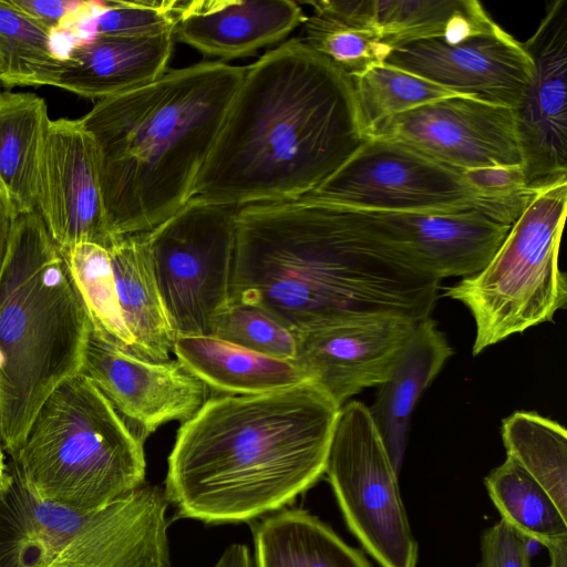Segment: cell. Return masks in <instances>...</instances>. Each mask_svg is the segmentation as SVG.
Returning <instances> with one entry per match:
<instances>
[{
  "label": "cell",
  "mask_w": 567,
  "mask_h": 567,
  "mask_svg": "<svg viewBox=\"0 0 567 567\" xmlns=\"http://www.w3.org/2000/svg\"><path fill=\"white\" fill-rule=\"evenodd\" d=\"M255 567H373L317 516L282 508L251 526Z\"/></svg>",
  "instance_id": "cb8c5ba5"
},
{
  "label": "cell",
  "mask_w": 567,
  "mask_h": 567,
  "mask_svg": "<svg viewBox=\"0 0 567 567\" xmlns=\"http://www.w3.org/2000/svg\"><path fill=\"white\" fill-rule=\"evenodd\" d=\"M416 323L390 313L348 317L297 334L296 361L341 408L390 377Z\"/></svg>",
  "instance_id": "2e32d148"
},
{
  "label": "cell",
  "mask_w": 567,
  "mask_h": 567,
  "mask_svg": "<svg viewBox=\"0 0 567 567\" xmlns=\"http://www.w3.org/2000/svg\"><path fill=\"white\" fill-rule=\"evenodd\" d=\"M213 567H254L250 551L246 545L231 544Z\"/></svg>",
  "instance_id": "8d00e7d4"
},
{
  "label": "cell",
  "mask_w": 567,
  "mask_h": 567,
  "mask_svg": "<svg viewBox=\"0 0 567 567\" xmlns=\"http://www.w3.org/2000/svg\"><path fill=\"white\" fill-rule=\"evenodd\" d=\"M567 175L539 185L487 266L446 287L475 322L477 355L509 336L551 321L567 302L558 257L566 219Z\"/></svg>",
  "instance_id": "ba28073f"
},
{
  "label": "cell",
  "mask_w": 567,
  "mask_h": 567,
  "mask_svg": "<svg viewBox=\"0 0 567 567\" xmlns=\"http://www.w3.org/2000/svg\"><path fill=\"white\" fill-rule=\"evenodd\" d=\"M351 79L367 138L398 114L462 95L385 62Z\"/></svg>",
  "instance_id": "4dcf8cb0"
},
{
  "label": "cell",
  "mask_w": 567,
  "mask_h": 567,
  "mask_svg": "<svg viewBox=\"0 0 567 567\" xmlns=\"http://www.w3.org/2000/svg\"><path fill=\"white\" fill-rule=\"evenodd\" d=\"M523 44L533 72L514 120L525 182L537 187L567 175V1L551 2Z\"/></svg>",
  "instance_id": "4fadbf2b"
},
{
  "label": "cell",
  "mask_w": 567,
  "mask_h": 567,
  "mask_svg": "<svg viewBox=\"0 0 567 567\" xmlns=\"http://www.w3.org/2000/svg\"><path fill=\"white\" fill-rule=\"evenodd\" d=\"M11 474L0 492V567H172L163 488L145 483L82 512L39 499Z\"/></svg>",
  "instance_id": "52a82bcc"
},
{
  "label": "cell",
  "mask_w": 567,
  "mask_h": 567,
  "mask_svg": "<svg viewBox=\"0 0 567 567\" xmlns=\"http://www.w3.org/2000/svg\"><path fill=\"white\" fill-rule=\"evenodd\" d=\"M121 312L133 342V354L168 360L175 333L162 300L144 234L115 237L107 247Z\"/></svg>",
  "instance_id": "603a6c76"
},
{
  "label": "cell",
  "mask_w": 567,
  "mask_h": 567,
  "mask_svg": "<svg viewBox=\"0 0 567 567\" xmlns=\"http://www.w3.org/2000/svg\"><path fill=\"white\" fill-rule=\"evenodd\" d=\"M51 31L12 0H0V85H53L62 68Z\"/></svg>",
  "instance_id": "f1b7e54d"
},
{
  "label": "cell",
  "mask_w": 567,
  "mask_h": 567,
  "mask_svg": "<svg viewBox=\"0 0 567 567\" xmlns=\"http://www.w3.org/2000/svg\"><path fill=\"white\" fill-rule=\"evenodd\" d=\"M175 41V30L94 34L65 52L54 86L99 101L140 87L167 71Z\"/></svg>",
  "instance_id": "ffe728a7"
},
{
  "label": "cell",
  "mask_w": 567,
  "mask_h": 567,
  "mask_svg": "<svg viewBox=\"0 0 567 567\" xmlns=\"http://www.w3.org/2000/svg\"><path fill=\"white\" fill-rule=\"evenodd\" d=\"M81 373L105 395L144 443L162 424L190 419L209 399V388L178 360L153 362L91 331Z\"/></svg>",
  "instance_id": "5bb4252c"
},
{
  "label": "cell",
  "mask_w": 567,
  "mask_h": 567,
  "mask_svg": "<svg viewBox=\"0 0 567 567\" xmlns=\"http://www.w3.org/2000/svg\"><path fill=\"white\" fill-rule=\"evenodd\" d=\"M302 24L305 37L301 40L351 78L384 63L392 51L380 30L371 24L318 11Z\"/></svg>",
  "instance_id": "1f68e13d"
},
{
  "label": "cell",
  "mask_w": 567,
  "mask_h": 567,
  "mask_svg": "<svg viewBox=\"0 0 567 567\" xmlns=\"http://www.w3.org/2000/svg\"><path fill=\"white\" fill-rule=\"evenodd\" d=\"M369 212L440 281L482 271L511 228L477 209L447 214Z\"/></svg>",
  "instance_id": "ac0fdd59"
},
{
  "label": "cell",
  "mask_w": 567,
  "mask_h": 567,
  "mask_svg": "<svg viewBox=\"0 0 567 567\" xmlns=\"http://www.w3.org/2000/svg\"><path fill=\"white\" fill-rule=\"evenodd\" d=\"M545 547L550 557L548 567H567V539L550 543Z\"/></svg>",
  "instance_id": "74e56055"
},
{
  "label": "cell",
  "mask_w": 567,
  "mask_h": 567,
  "mask_svg": "<svg viewBox=\"0 0 567 567\" xmlns=\"http://www.w3.org/2000/svg\"><path fill=\"white\" fill-rule=\"evenodd\" d=\"M439 289L369 210L308 197L238 208L231 302L296 336L369 313L419 322Z\"/></svg>",
  "instance_id": "6da1fadb"
},
{
  "label": "cell",
  "mask_w": 567,
  "mask_h": 567,
  "mask_svg": "<svg viewBox=\"0 0 567 567\" xmlns=\"http://www.w3.org/2000/svg\"><path fill=\"white\" fill-rule=\"evenodd\" d=\"M244 74L223 61L166 71L80 118L96 146L113 237L148 233L194 197Z\"/></svg>",
  "instance_id": "277c9868"
},
{
  "label": "cell",
  "mask_w": 567,
  "mask_h": 567,
  "mask_svg": "<svg viewBox=\"0 0 567 567\" xmlns=\"http://www.w3.org/2000/svg\"><path fill=\"white\" fill-rule=\"evenodd\" d=\"M507 456L549 494L567 518V431L536 412L516 411L502 422Z\"/></svg>",
  "instance_id": "4316f807"
},
{
  "label": "cell",
  "mask_w": 567,
  "mask_h": 567,
  "mask_svg": "<svg viewBox=\"0 0 567 567\" xmlns=\"http://www.w3.org/2000/svg\"><path fill=\"white\" fill-rule=\"evenodd\" d=\"M17 213L0 190V270L10 243Z\"/></svg>",
  "instance_id": "d590c367"
},
{
  "label": "cell",
  "mask_w": 567,
  "mask_h": 567,
  "mask_svg": "<svg viewBox=\"0 0 567 567\" xmlns=\"http://www.w3.org/2000/svg\"><path fill=\"white\" fill-rule=\"evenodd\" d=\"M11 481L12 474L6 466L2 449L0 447V492L6 489L10 485Z\"/></svg>",
  "instance_id": "f35d334b"
},
{
  "label": "cell",
  "mask_w": 567,
  "mask_h": 567,
  "mask_svg": "<svg viewBox=\"0 0 567 567\" xmlns=\"http://www.w3.org/2000/svg\"><path fill=\"white\" fill-rule=\"evenodd\" d=\"M181 1H102V8L87 27L94 34L146 35L175 30Z\"/></svg>",
  "instance_id": "836d02e7"
},
{
  "label": "cell",
  "mask_w": 567,
  "mask_h": 567,
  "mask_svg": "<svg viewBox=\"0 0 567 567\" xmlns=\"http://www.w3.org/2000/svg\"><path fill=\"white\" fill-rule=\"evenodd\" d=\"M485 486L502 519L544 546L567 539V518L549 494L514 458L485 477Z\"/></svg>",
  "instance_id": "83f0119b"
},
{
  "label": "cell",
  "mask_w": 567,
  "mask_h": 567,
  "mask_svg": "<svg viewBox=\"0 0 567 567\" xmlns=\"http://www.w3.org/2000/svg\"><path fill=\"white\" fill-rule=\"evenodd\" d=\"M365 140L351 76L289 39L245 68L194 197L237 208L302 198Z\"/></svg>",
  "instance_id": "7a4b0ae2"
},
{
  "label": "cell",
  "mask_w": 567,
  "mask_h": 567,
  "mask_svg": "<svg viewBox=\"0 0 567 567\" xmlns=\"http://www.w3.org/2000/svg\"><path fill=\"white\" fill-rule=\"evenodd\" d=\"M453 354L445 336L429 317L419 321L390 377L369 408L392 465L399 474L413 411L425 389Z\"/></svg>",
  "instance_id": "44dd1931"
},
{
  "label": "cell",
  "mask_w": 567,
  "mask_h": 567,
  "mask_svg": "<svg viewBox=\"0 0 567 567\" xmlns=\"http://www.w3.org/2000/svg\"><path fill=\"white\" fill-rule=\"evenodd\" d=\"M369 137L401 143L463 172L520 165L514 109L466 95L398 114Z\"/></svg>",
  "instance_id": "7c38bea8"
},
{
  "label": "cell",
  "mask_w": 567,
  "mask_h": 567,
  "mask_svg": "<svg viewBox=\"0 0 567 567\" xmlns=\"http://www.w3.org/2000/svg\"><path fill=\"white\" fill-rule=\"evenodd\" d=\"M306 18L291 0L181 1L175 39L205 55L231 60L285 40Z\"/></svg>",
  "instance_id": "d6986e66"
},
{
  "label": "cell",
  "mask_w": 567,
  "mask_h": 567,
  "mask_svg": "<svg viewBox=\"0 0 567 567\" xmlns=\"http://www.w3.org/2000/svg\"><path fill=\"white\" fill-rule=\"evenodd\" d=\"M374 21L392 50L427 39L456 43L497 24L476 0H374Z\"/></svg>",
  "instance_id": "484cf974"
},
{
  "label": "cell",
  "mask_w": 567,
  "mask_h": 567,
  "mask_svg": "<svg viewBox=\"0 0 567 567\" xmlns=\"http://www.w3.org/2000/svg\"><path fill=\"white\" fill-rule=\"evenodd\" d=\"M347 526L381 567H415L417 543L395 472L370 409L340 408L326 473Z\"/></svg>",
  "instance_id": "8fae6325"
},
{
  "label": "cell",
  "mask_w": 567,
  "mask_h": 567,
  "mask_svg": "<svg viewBox=\"0 0 567 567\" xmlns=\"http://www.w3.org/2000/svg\"><path fill=\"white\" fill-rule=\"evenodd\" d=\"M210 336L266 355L296 360L297 336L260 309L231 302L215 319Z\"/></svg>",
  "instance_id": "d6a6232c"
},
{
  "label": "cell",
  "mask_w": 567,
  "mask_h": 567,
  "mask_svg": "<svg viewBox=\"0 0 567 567\" xmlns=\"http://www.w3.org/2000/svg\"><path fill=\"white\" fill-rule=\"evenodd\" d=\"M476 567H530L528 538L501 519L483 532Z\"/></svg>",
  "instance_id": "e575fe53"
},
{
  "label": "cell",
  "mask_w": 567,
  "mask_h": 567,
  "mask_svg": "<svg viewBox=\"0 0 567 567\" xmlns=\"http://www.w3.org/2000/svg\"><path fill=\"white\" fill-rule=\"evenodd\" d=\"M51 120L33 93H0V190L18 214L37 210L41 158Z\"/></svg>",
  "instance_id": "d4e9b609"
},
{
  "label": "cell",
  "mask_w": 567,
  "mask_h": 567,
  "mask_svg": "<svg viewBox=\"0 0 567 567\" xmlns=\"http://www.w3.org/2000/svg\"><path fill=\"white\" fill-rule=\"evenodd\" d=\"M37 210L59 249L81 243L107 248L96 146L81 120L51 121L43 147Z\"/></svg>",
  "instance_id": "e0dca14e"
},
{
  "label": "cell",
  "mask_w": 567,
  "mask_h": 567,
  "mask_svg": "<svg viewBox=\"0 0 567 567\" xmlns=\"http://www.w3.org/2000/svg\"><path fill=\"white\" fill-rule=\"evenodd\" d=\"M190 373L225 395H251L311 381L296 360L258 353L213 336H182L173 350Z\"/></svg>",
  "instance_id": "7402d4cb"
},
{
  "label": "cell",
  "mask_w": 567,
  "mask_h": 567,
  "mask_svg": "<svg viewBox=\"0 0 567 567\" xmlns=\"http://www.w3.org/2000/svg\"><path fill=\"white\" fill-rule=\"evenodd\" d=\"M91 331L39 212L18 214L0 270V444L11 457L48 396L81 373Z\"/></svg>",
  "instance_id": "5b68a950"
},
{
  "label": "cell",
  "mask_w": 567,
  "mask_h": 567,
  "mask_svg": "<svg viewBox=\"0 0 567 567\" xmlns=\"http://www.w3.org/2000/svg\"><path fill=\"white\" fill-rule=\"evenodd\" d=\"M385 63L455 93L517 107L532 78L524 44L496 24L461 42L427 39L394 48Z\"/></svg>",
  "instance_id": "9a60e30c"
},
{
  "label": "cell",
  "mask_w": 567,
  "mask_h": 567,
  "mask_svg": "<svg viewBox=\"0 0 567 567\" xmlns=\"http://www.w3.org/2000/svg\"><path fill=\"white\" fill-rule=\"evenodd\" d=\"M237 207L193 197L144 233L175 337L210 336L231 303Z\"/></svg>",
  "instance_id": "30bf717a"
},
{
  "label": "cell",
  "mask_w": 567,
  "mask_h": 567,
  "mask_svg": "<svg viewBox=\"0 0 567 567\" xmlns=\"http://www.w3.org/2000/svg\"><path fill=\"white\" fill-rule=\"evenodd\" d=\"M143 444L100 389L79 373L43 402L13 472L41 501L92 512L145 484Z\"/></svg>",
  "instance_id": "8992f818"
},
{
  "label": "cell",
  "mask_w": 567,
  "mask_h": 567,
  "mask_svg": "<svg viewBox=\"0 0 567 567\" xmlns=\"http://www.w3.org/2000/svg\"><path fill=\"white\" fill-rule=\"evenodd\" d=\"M340 406L315 382L219 395L178 429L164 493L177 517L251 522L286 508L326 473Z\"/></svg>",
  "instance_id": "3957f363"
},
{
  "label": "cell",
  "mask_w": 567,
  "mask_h": 567,
  "mask_svg": "<svg viewBox=\"0 0 567 567\" xmlns=\"http://www.w3.org/2000/svg\"><path fill=\"white\" fill-rule=\"evenodd\" d=\"M60 251L87 311L92 331L133 354L134 342L121 312L107 248L81 243Z\"/></svg>",
  "instance_id": "f546056e"
},
{
  "label": "cell",
  "mask_w": 567,
  "mask_h": 567,
  "mask_svg": "<svg viewBox=\"0 0 567 567\" xmlns=\"http://www.w3.org/2000/svg\"><path fill=\"white\" fill-rule=\"evenodd\" d=\"M305 197L390 213L447 214L477 209L509 226L527 206L487 195L471 183L465 172L379 137H368Z\"/></svg>",
  "instance_id": "9c48e42d"
}]
</instances>
